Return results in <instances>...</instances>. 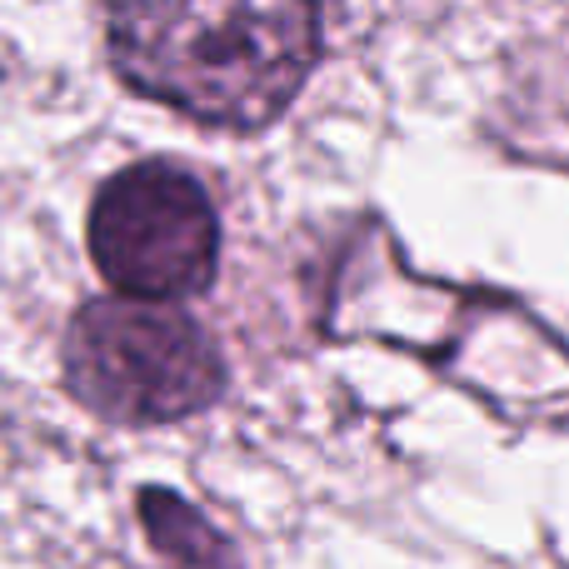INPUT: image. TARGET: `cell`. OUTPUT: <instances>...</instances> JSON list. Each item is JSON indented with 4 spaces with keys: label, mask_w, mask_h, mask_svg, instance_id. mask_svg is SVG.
Listing matches in <instances>:
<instances>
[{
    "label": "cell",
    "mask_w": 569,
    "mask_h": 569,
    "mask_svg": "<svg viewBox=\"0 0 569 569\" xmlns=\"http://www.w3.org/2000/svg\"><path fill=\"white\" fill-rule=\"evenodd\" d=\"M110 66L130 90L200 126L260 130L300 96L320 60V10L295 0L120 6L106 20Z\"/></svg>",
    "instance_id": "obj_1"
},
{
    "label": "cell",
    "mask_w": 569,
    "mask_h": 569,
    "mask_svg": "<svg viewBox=\"0 0 569 569\" xmlns=\"http://www.w3.org/2000/svg\"><path fill=\"white\" fill-rule=\"evenodd\" d=\"M90 260L126 300L200 295L220 266V220L206 186L170 160L110 176L90 206Z\"/></svg>",
    "instance_id": "obj_3"
},
{
    "label": "cell",
    "mask_w": 569,
    "mask_h": 569,
    "mask_svg": "<svg viewBox=\"0 0 569 569\" xmlns=\"http://www.w3.org/2000/svg\"><path fill=\"white\" fill-rule=\"evenodd\" d=\"M140 515H146V535L170 569H240L236 550L206 525V515L190 510L180 495L170 490H140Z\"/></svg>",
    "instance_id": "obj_4"
},
{
    "label": "cell",
    "mask_w": 569,
    "mask_h": 569,
    "mask_svg": "<svg viewBox=\"0 0 569 569\" xmlns=\"http://www.w3.org/2000/svg\"><path fill=\"white\" fill-rule=\"evenodd\" d=\"M66 385L100 420L166 425L210 410L226 390V365L190 315L120 295L80 305L70 320Z\"/></svg>",
    "instance_id": "obj_2"
}]
</instances>
